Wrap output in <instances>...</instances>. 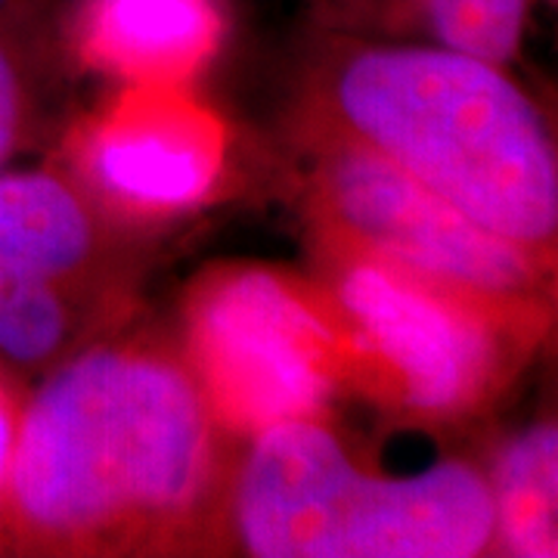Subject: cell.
<instances>
[{
    "mask_svg": "<svg viewBox=\"0 0 558 558\" xmlns=\"http://www.w3.org/2000/svg\"><path fill=\"white\" fill-rule=\"evenodd\" d=\"M215 425L186 360L143 344L69 354L22 403L0 521L47 553L168 543L211 494Z\"/></svg>",
    "mask_w": 558,
    "mask_h": 558,
    "instance_id": "1",
    "label": "cell"
},
{
    "mask_svg": "<svg viewBox=\"0 0 558 558\" xmlns=\"http://www.w3.org/2000/svg\"><path fill=\"white\" fill-rule=\"evenodd\" d=\"M319 97L326 128L553 264L556 140L506 65L428 40H360L329 60Z\"/></svg>",
    "mask_w": 558,
    "mask_h": 558,
    "instance_id": "2",
    "label": "cell"
},
{
    "mask_svg": "<svg viewBox=\"0 0 558 558\" xmlns=\"http://www.w3.org/2000/svg\"><path fill=\"white\" fill-rule=\"evenodd\" d=\"M230 519L258 558H472L494 546L484 472L440 459L416 472H373L319 416L252 435Z\"/></svg>",
    "mask_w": 558,
    "mask_h": 558,
    "instance_id": "3",
    "label": "cell"
},
{
    "mask_svg": "<svg viewBox=\"0 0 558 558\" xmlns=\"http://www.w3.org/2000/svg\"><path fill=\"white\" fill-rule=\"evenodd\" d=\"M323 279L354 376L418 418H453L497 395L527 323L438 279L323 236Z\"/></svg>",
    "mask_w": 558,
    "mask_h": 558,
    "instance_id": "4",
    "label": "cell"
},
{
    "mask_svg": "<svg viewBox=\"0 0 558 558\" xmlns=\"http://www.w3.org/2000/svg\"><path fill=\"white\" fill-rule=\"evenodd\" d=\"M186 348L215 418L245 435L319 416L354 376L329 301L260 267L202 279L186 304Z\"/></svg>",
    "mask_w": 558,
    "mask_h": 558,
    "instance_id": "5",
    "label": "cell"
},
{
    "mask_svg": "<svg viewBox=\"0 0 558 558\" xmlns=\"http://www.w3.org/2000/svg\"><path fill=\"white\" fill-rule=\"evenodd\" d=\"M311 202L323 236L512 311H539L553 264L478 227L357 140L319 124Z\"/></svg>",
    "mask_w": 558,
    "mask_h": 558,
    "instance_id": "6",
    "label": "cell"
},
{
    "mask_svg": "<svg viewBox=\"0 0 558 558\" xmlns=\"http://www.w3.org/2000/svg\"><path fill=\"white\" fill-rule=\"evenodd\" d=\"M97 196L140 218L199 205L223 171V128L180 87L134 84L90 124L78 149Z\"/></svg>",
    "mask_w": 558,
    "mask_h": 558,
    "instance_id": "7",
    "label": "cell"
},
{
    "mask_svg": "<svg viewBox=\"0 0 558 558\" xmlns=\"http://www.w3.org/2000/svg\"><path fill=\"white\" fill-rule=\"evenodd\" d=\"M223 38L218 0H81L75 50L128 87H180Z\"/></svg>",
    "mask_w": 558,
    "mask_h": 558,
    "instance_id": "8",
    "label": "cell"
},
{
    "mask_svg": "<svg viewBox=\"0 0 558 558\" xmlns=\"http://www.w3.org/2000/svg\"><path fill=\"white\" fill-rule=\"evenodd\" d=\"M100 252V215L84 186L53 171H0V304L94 270Z\"/></svg>",
    "mask_w": 558,
    "mask_h": 558,
    "instance_id": "9",
    "label": "cell"
},
{
    "mask_svg": "<svg viewBox=\"0 0 558 558\" xmlns=\"http://www.w3.org/2000/svg\"><path fill=\"white\" fill-rule=\"evenodd\" d=\"M494 502V546L521 558L558 553V428L534 422L512 435L484 472Z\"/></svg>",
    "mask_w": 558,
    "mask_h": 558,
    "instance_id": "10",
    "label": "cell"
},
{
    "mask_svg": "<svg viewBox=\"0 0 558 558\" xmlns=\"http://www.w3.org/2000/svg\"><path fill=\"white\" fill-rule=\"evenodd\" d=\"M339 10L398 20L418 40L475 53L499 65L519 57L531 0H332Z\"/></svg>",
    "mask_w": 558,
    "mask_h": 558,
    "instance_id": "11",
    "label": "cell"
},
{
    "mask_svg": "<svg viewBox=\"0 0 558 558\" xmlns=\"http://www.w3.org/2000/svg\"><path fill=\"white\" fill-rule=\"evenodd\" d=\"M87 274L44 279L0 304V360L35 369L69 357L90 326L94 292Z\"/></svg>",
    "mask_w": 558,
    "mask_h": 558,
    "instance_id": "12",
    "label": "cell"
},
{
    "mask_svg": "<svg viewBox=\"0 0 558 558\" xmlns=\"http://www.w3.org/2000/svg\"><path fill=\"white\" fill-rule=\"evenodd\" d=\"M13 16H0V171L20 153L32 128V84L25 57L10 32Z\"/></svg>",
    "mask_w": 558,
    "mask_h": 558,
    "instance_id": "13",
    "label": "cell"
},
{
    "mask_svg": "<svg viewBox=\"0 0 558 558\" xmlns=\"http://www.w3.org/2000/svg\"><path fill=\"white\" fill-rule=\"evenodd\" d=\"M22 403L13 395V388L0 376V494L7 487V475L13 465V450H16V435H20Z\"/></svg>",
    "mask_w": 558,
    "mask_h": 558,
    "instance_id": "14",
    "label": "cell"
},
{
    "mask_svg": "<svg viewBox=\"0 0 558 558\" xmlns=\"http://www.w3.org/2000/svg\"><path fill=\"white\" fill-rule=\"evenodd\" d=\"M25 3H32V0H0V16H16L25 10Z\"/></svg>",
    "mask_w": 558,
    "mask_h": 558,
    "instance_id": "15",
    "label": "cell"
}]
</instances>
